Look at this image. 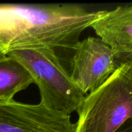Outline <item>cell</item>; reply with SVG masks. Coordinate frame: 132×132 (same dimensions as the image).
I'll return each instance as SVG.
<instances>
[{"label": "cell", "mask_w": 132, "mask_h": 132, "mask_svg": "<svg viewBox=\"0 0 132 132\" xmlns=\"http://www.w3.org/2000/svg\"><path fill=\"white\" fill-rule=\"evenodd\" d=\"M77 4L0 3V51L73 50L82 33L104 13Z\"/></svg>", "instance_id": "6da1fadb"}, {"label": "cell", "mask_w": 132, "mask_h": 132, "mask_svg": "<svg viewBox=\"0 0 132 132\" xmlns=\"http://www.w3.org/2000/svg\"><path fill=\"white\" fill-rule=\"evenodd\" d=\"M75 132H117L132 116V63L120 64L77 110Z\"/></svg>", "instance_id": "7a4b0ae2"}, {"label": "cell", "mask_w": 132, "mask_h": 132, "mask_svg": "<svg viewBox=\"0 0 132 132\" xmlns=\"http://www.w3.org/2000/svg\"><path fill=\"white\" fill-rule=\"evenodd\" d=\"M7 55L19 63L30 74L39 90V104L67 115L77 111L86 95L72 81L55 50H15Z\"/></svg>", "instance_id": "3957f363"}, {"label": "cell", "mask_w": 132, "mask_h": 132, "mask_svg": "<svg viewBox=\"0 0 132 132\" xmlns=\"http://www.w3.org/2000/svg\"><path fill=\"white\" fill-rule=\"evenodd\" d=\"M73 50L70 76L85 95L102 84L119 66L111 48L98 37L79 41Z\"/></svg>", "instance_id": "277c9868"}, {"label": "cell", "mask_w": 132, "mask_h": 132, "mask_svg": "<svg viewBox=\"0 0 132 132\" xmlns=\"http://www.w3.org/2000/svg\"><path fill=\"white\" fill-rule=\"evenodd\" d=\"M70 115L51 111L41 104L0 101V132H75Z\"/></svg>", "instance_id": "5b68a950"}, {"label": "cell", "mask_w": 132, "mask_h": 132, "mask_svg": "<svg viewBox=\"0 0 132 132\" xmlns=\"http://www.w3.org/2000/svg\"><path fill=\"white\" fill-rule=\"evenodd\" d=\"M108 45L118 63H132V6H118L105 11L90 26Z\"/></svg>", "instance_id": "8992f818"}, {"label": "cell", "mask_w": 132, "mask_h": 132, "mask_svg": "<svg viewBox=\"0 0 132 132\" xmlns=\"http://www.w3.org/2000/svg\"><path fill=\"white\" fill-rule=\"evenodd\" d=\"M33 80L28 71L8 55L0 57V101L12 100Z\"/></svg>", "instance_id": "52a82bcc"}, {"label": "cell", "mask_w": 132, "mask_h": 132, "mask_svg": "<svg viewBox=\"0 0 132 132\" xmlns=\"http://www.w3.org/2000/svg\"><path fill=\"white\" fill-rule=\"evenodd\" d=\"M117 132H132L131 126L129 125L128 128H124L122 130H118Z\"/></svg>", "instance_id": "ba28073f"}]
</instances>
